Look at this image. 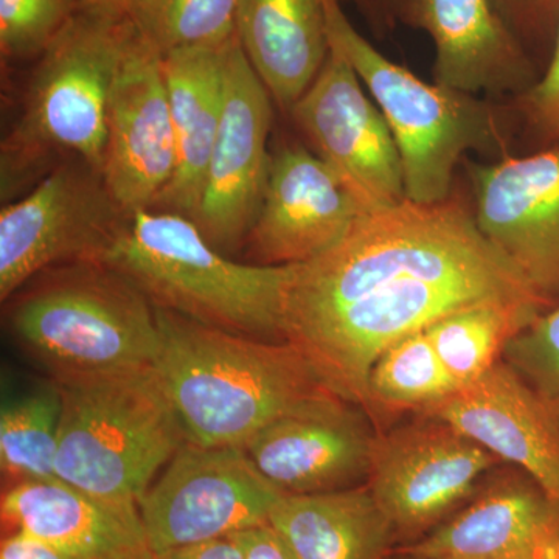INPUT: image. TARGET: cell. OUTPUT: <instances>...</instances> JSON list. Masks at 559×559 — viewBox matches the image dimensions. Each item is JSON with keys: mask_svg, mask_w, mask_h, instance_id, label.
<instances>
[{"mask_svg": "<svg viewBox=\"0 0 559 559\" xmlns=\"http://www.w3.org/2000/svg\"><path fill=\"white\" fill-rule=\"evenodd\" d=\"M487 301L549 308L454 201L362 213L325 252L290 264L282 336L341 399L370 414L371 367L393 344Z\"/></svg>", "mask_w": 559, "mask_h": 559, "instance_id": "obj_1", "label": "cell"}, {"mask_svg": "<svg viewBox=\"0 0 559 559\" xmlns=\"http://www.w3.org/2000/svg\"><path fill=\"white\" fill-rule=\"evenodd\" d=\"M154 310L160 344L153 369L189 443L242 448L275 419L334 393L288 342L241 336Z\"/></svg>", "mask_w": 559, "mask_h": 559, "instance_id": "obj_2", "label": "cell"}, {"mask_svg": "<svg viewBox=\"0 0 559 559\" xmlns=\"http://www.w3.org/2000/svg\"><path fill=\"white\" fill-rule=\"evenodd\" d=\"M92 263L127 278L154 308L241 336L285 342L282 316L289 266L230 260L179 213H130Z\"/></svg>", "mask_w": 559, "mask_h": 559, "instance_id": "obj_3", "label": "cell"}, {"mask_svg": "<svg viewBox=\"0 0 559 559\" xmlns=\"http://www.w3.org/2000/svg\"><path fill=\"white\" fill-rule=\"evenodd\" d=\"M57 382L62 396L58 479L109 502L139 507L187 441L156 371L145 367Z\"/></svg>", "mask_w": 559, "mask_h": 559, "instance_id": "obj_4", "label": "cell"}, {"mask_svg": "<svg viewBox=\"0 0 559 559\" xmlns=\"http://www.w3.org/2000/svg\"><path fill=\"white\" fill-rule=\"evenodd\" d=\"M131 24L83 5L40 55L24 114L2 145V187L50 153L73 154L103 171L110 91Z\"/></svg>", "mask_w": 559, "mask_h": 559, "instance_id": "obj_5", "label": "cell"}, {"mask_svg": "<svg viewBox=\"0 0 559 559\" xmlns=\"http://www.w3.org/2000/svg\"><path fill=\"white\" fill-rule=\"evenodd\" d=\"M22 348L51 380L153 367L159 352L156 310L120 274L91 261L25 294L11 312Z\"/></svg>", "mask_w": 559, "mask_h": 559, "instance_id": "obj_6", "label": "cell"}, {"mask_svg": "<svg viewBox=\"0 0 559 559\" xmlns=\"http://www.w3.org/2000/svg\"><path fill=\"white\" fill-rule=\"evenodd\" d=\"M330 44L347 58L369 91L399 146L406 200H450L455 165L491 131L488 110L473 95L419 80L364 38L340 0H323Z\"/></svg>", "mask_w": 559, "mask_h": 559, "instance_id": "obj_7", "label": "cell"}, {"mask_svg": "<svg viewBox=\"0 0 559 559\" xmlns=\"http://www.w3.org/2000/svg\"><path fill=\"white\" fill-rule=\"evenodd\" d=\"M285 492L238 447L186 443L139 502L153 555L270 524Z\"/></svg>", "mask_w": 559, "mask_h": 559, "instance_id": "obj_8", "label": "cell"}, {"mask_svg": "<svg viewBox=\"0 0 559 559\" xmlns=\"http://www.w3.org/2000/svg\"><path fill=\"white\" fill-rule=\"evenodd\" d=\"M127 216L100 171L81 159L62 164L0 212V299L60 261L92 263Z\"/></svg>", "mask_w": 559, "mask_h": 559, "instance_id": "obj_9", "label": "cell"}, {"mask_svg": "<svg viewBox=\"0 0 559 559\" xmlns=\"http://www.w3.org/2000/svg\"><path fill=\"white\" fill-rule=\"evenodd\" d=\"M290 114L362 213L406 200L395 138L336 47Z\"/></svg>", "mask_w": 559, "mask_h": 559, "instance_id": "obj_10", "label": "cell"}, {"mask_svg": "<svg viewBox=\"0 0 559 559\" xmlns=\"http://www.w3.org/2000/svg\"><path fill=\"white\" fill-rule=\"evenodd\" d=\"M498 462L448 423L423 417L377 436L367 487L396 538L418 539L468 498Z\"/></svg>", "mask_w": 559, "mask_h": 559, "instance_id": "obj_11", "label": "cell"}, {"mask_svg": "<svg viewBox=\"0 0 559 559\" xmlns=\"http://www.w3.org/2000/svg\"><path fill=\"white\" fill-rule=\"evenodd\" d=\"M272 97L235 36L227 51L226 97L193 223L219 252L246 245L267 175Z\"/></svg>", "mask_w": 559, "mask_h": 559, "instance_id": "obj_12", "label": "cell"}, {"mask_svg": "<svg viewBox=\"0 0 559 559\" xmlns=\"http://www.w3.org/2000/svg\"><path fill=\"white\" fill-rule=\"evenodd\" d=\"M175 167L164 61L131 25L110 91L103 179L117 205L130 215L156 205Z\"/></svg>", "mask_w": 559, "mask_h": 559, "instance_id": "obj_13", "label": "cell"}, {"mask_svg": "<svg viewBox=\"0 0 559 559\" xmlns=\"http://www.w3.org/2000/svg\"><path fill=\"white\" fill-rule=\"evenodd\" d=\"M355 406L336 393L308 401L261 429L242 450L285 495L356 488L369 479L377 436Z\"/></svg>", "mask_w": 559, "mask_h": 559, "instance_id": "obj_14", "label": "cell"}, {"mask_svg": "<svg viewBox=\"0 0 559 559\" xmlns=\"http://www.w3.org/2000/svg\"><path fill=\"white\" fill-rule=\"evenodd\" d=\"M362 215L318 154L285 145L271 156L259 215L246 245L252 263L290 266L314 259Z\"/></svg>", "mask_w": 559, "mask_h": 559, "instance_id": "obj_15", "label": "cell"}, {"mask_svg": "<svg viewBox=\"0 0 559 559\" xmlns=\"http://www.w3.org/2000/svg\"><path fill=\"white\" fill-rule=\"evenodd\" d=\"M477 226L546 299L559 294V150L474 170Z\"/></svg>", "mask_w": 559, "mask_h": 559, "instance_id": "obj_16", "label": "cell"}, {"mask_svg": "<svg viewBox=\"0 0 559 559\" xmlns=\"http://www.w3.org/2000/svg\"><path fill=\"white\" fill-rule=\"evenodd\" d=\"M514 463L559 502V417L502 358L419 412Z\"/></svg>", "mask_w": 559, "mask_h": 559, "instance_id": "obj_17", "label": "cell"}, {"mask_svg": "<svg viewBox=\"0 0 559 559\" xmlns=\"http://www.w3.org/2000/svg\"><path fill=\"white\" fill-rule=\"evenodd\" d=\"M404 20L436 46V81L474 95L524 87L535 76L532 58L492 0H409Z\"/></svg>", "mask_w": 559, "mask_h": 559, "instance_id": "obj_18", "label": "cell"}, {"mask_svg": "<svg viewBox=\"0 0 559 559\" xmlns=\"http://www.w3.org/2000/svg\"><path fill=\"white\" fill-rule=\"evenodd\" d=\"M3 522L35 536L68 559H121L153 554L139 507L109 502L68 481H16L3 492Z\"/></svg>", "mask_w": 559, "mask_h": 559, "instance_id": "obj_19", "label": "cell"}, {"mask_svg": "<svg viewBox=\"0 0 559 559\" xmlns=\"http://www.w3.org/2000/svg\"><path fill=\"white\" fill-rule=\"evenodd\" d=\"M559 528V502L535 480H500L403 549L440 559H536Z\"/></svg>", "mask_w": 559, "mask_h": 559, "instance_id": "obj_20", "label": "cell"}, {"mask_svg": "<svg viewBox=\"0 0 559 559\" xmlns=\"http://www.w3.org/2000/svg\"><path fill=\"white\" fill-rule=\"evenodd\" d=\"M230 40L162 57L175 131L176 167L153 209L179 213L191 221L197 215L210 153L223 117Z\"/></svg>", "mask_w": 559, "mask_h": 559, "instance_id": "obj_21", "label": "cell"}, {"mask_svg": "<svg viewBox=\"0 0 559 559\" xmlns=\"http://www.w3.org/2000/svg\"><path fill=\"white\" fill-rule=\"evenodd\" d=\"M237 36L272 100L289 112L330 53L323 0H238Z\"/></svg>", "mask_w": 559, "mask_h": 559, "instance_id": "obj_22", "label": "cell"}, {"mask_svg": "<svg viewBox=\"0 0 559 559\" xmlns=\"http://www.w3.org/2000/svg\"><path fill=\"white\" fill-rule=\"evenodd\" d=\"M270 524L297 559H385L396 538L369 487L283 495Z\"/></svg>", "mask_w": 559, "mask_h": 559, "instance_id": "obj_23", "label": "cell"}, {"mask_svg": "<svg viewBox=\"0 0 559 559\" xmlns=\"http://www.w3.org/2000/svg\"><path fill=\"white\" fill-rule=\"evenodd\" d=\"M546 311L535 304L487 301L452 312L425 331L459 388L491 369L507 344Z\"/></svg>", "mask_w": 559, "mask_h": 559, "instance_id": "obj_24", "label": "cell"}, {"mask_svg": "<svg viewBox=\"0 0 559 559\" xmlns=\"http://www.w3.org/2000/svg\"><path fill=\"white\" fill-rule=\"evenodd\" d=\"M62 412L57 381L5 396L0 411V466L17 481L51 479Z\"/></svg>", "mask_w": 559, "mask_h": 559, "instance_id": "obj_25", "label": "cell"}, {"mask_svg": "<svg viewBox=\"0 0 559 559\" xmlns=\"http://www.w3.org/2000/svg\"><path fill=\"white\" fill-rule=\"evenodd\" d=\"M457 384L441 362L426 331L411 334L385 349L371 367L370 415L382 409L418 414L450 395Z\"/></svg>", "mask_w": 559, "mask_h": 559, "instance_id": "obj_26", "label": "cell"}, {"mask_svg": "<svg viewBox=\"0 0 559 559\" xmlns=\"http://www.w3.org/2000/svg\"><path fill=\"white\" fill-rule=\"evenodd\" d=\"M238 0H128L123 14L162 57L226 44L237 35Z\"/></svg>", "mask_w": 559, "mask_h": 559, "instance_id": "obj_27", "label": "cell"}, {"mask_svg": "<svg viewBox=\"0 0 559 559\" xmlns=\"http://www.w3.org/2000/svg\"><path fill=\"white\" fill-rule=\"evenodd\" d=\"M81 7V0H0L2 57H40Z\"/></svg>", "mask_w": 559, "mask_h": 559, "instance_id": "obj_28", "label": "cell"}, {"mask_svg": "<svg viewBox=\"0 0 559 559\" xmlns=\"http://www.w3.org/2000/svg\"><path fill=\"white\" fill-rule=\"evenodd\" d=\"M502 359L559 417V305L516 334Z\"/></svg>", "mask_w": 559, "mask_h": 559, "instance_id": "obj_29", "label": "cell"}, {"mask_svg": "<svg viewBox=\"0 0 559 559\" xmlns=\"http://www.w3.org/2000/svg\"><path fill=\"white\" fill-rule=\"evenodd\" d=\"M492 2L525 49L528 40H543L554 47L559 27V0H492Z\"/></svg>", "mask_w": 559, "mask_h": 559, "instance_id": "obj_30", "label": "cell"}, {"mask_svg": "<svg viewBox=\"0 0 559 559\" xmlns=\"http://www.w3.org/2000/svg\"><path fill=\"white\" fill-rule=\"evenodd\" d=\"M527 108L536 128L547 139L559 142V27L546 73L528 91Z\"/></svg>", "mask_w": 559, "mask_h": 559, "instance_id": "obj_31", "label": "cell"}, {"mask_svg": "<svg viewBox=\"0 0 559 559\" xmlns=\"http://www.w3.org/2000/svg\"><path fill=\"white\" fill-rule=\"evenodd\" d=\"M230 538L240 546L245 559H297L271 524L242 530Z\"/></svg>", "mask_w": 559, "mask_h": 559, "instance_id": "obj_32", "label": "cell"}, {"mask_svg": "<svg viewBox=\"0 0 559 559\" xmlns=\"http://www.w3.org/2000/svg\"><path fill=\"white\" fill-rule=\"evenodd\" d=\"M154 559H245V555L230 536L190 544L154 555Z\"/></svg>", "mask_w": 559, "mask_h": 559, "instance_id": "obj_33", "label": "cell"}, {"mask_svg": "<svg viewBox=\"0 0 559 559\" xmlns=\"http://www.w3.org/2000/svg\"><path fill=\"white\" fill-rule=\"evenodd\" d=\"M0 559H68L61 551L35 536L14 532L2 540Z\"/></svg>", "mask_w": 559, "mask_h": 559, "instance_id": "obj_34", "label": "cell"}, {"mask_svg": "<svg viewBox=\"0 0 559 559\" xmlns=\"http://www.w3.org/2000/svg\"><path fill=\"white\" fill-rule=\"evenodd\" d=\"M359 2L373 10L382 21H390L393 16L404 17L409 0H359Z\"/></svg>", "mask_w": 559, "mask_h": 559, "instance_id": "obj_35", "label": "cell"}, {"mask_svg": "<svg viewBox=\"0 0 559 559\" xmlns=\"http://www.w3.org/2000/svg\"><path fill=\"white\" fill-rule=\"evenodd\" d=\"M81 2H83V5L92 7V9L116 11V13L123 14L128 0H81Z\"/></svg>", "mask_w": 559, "mask_h": 559, "instance_id": "obj_36", "label": "cell"}, {"mask_svg": "<svg viewBox=\"0 0 559 559\" xmlns=\"http://www.w3.org/2000/svg\"><path fill=\"white\" fill-rule=\"evenodd\" d=\"M536 559H559V528L549 543L540 549L538 558Z\"/></svg>", "mask_w": 559, "mask_h": 559, "instance_id": "obj_37", "label": "cell"}, {"mask_svg": "<svg viewBox=\"0 0 559 559\" xmlns=\"http://www.w3.org/2000/svg\"><path fill=\"white\" fill-rule=\"evenodd\" d=\"M385 559H440L428 557V555L415 554V551L400 549L396 550L395 554H390Z\"/></svg>", "mask_w": 559, "mask_h": 559, "instance_id": "obj_38", "label": "cell"}, {"mask_svg": "<svg viewBox=\"0 0 559 559\" xmlns=\"http://www.w3.org/2000/svg\"><path fill=\"white\" fill-rule=\"evenodd\" d=\"M121 559H154V555L153 554H143V555H135V557L121 558Z\"/></svg>", "mask_w": 559, "mask_h": 559, "instance_id": "obj_39", "label": "cell"}]
</instances>
